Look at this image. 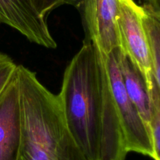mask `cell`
Here are the masks:
<instances>
[{
    "mask_svg": "<svg viewBox=\"0 0 160 160\" xmlns=\"http://www.w3.org/2000/svg\"><path fill=\"white\" fill-rule=\"evenodd\" d=\"M117 33L119 48L138 69L150 90L154 80L142 6L134 0H119Z\"/></svg>",
    "mask_w": 160,
    "mask_h": 160,
    "instance_id": "277c9868",
    "label": "cell"
},
{
    "mask_svg": "<svg viewBox=\"0 0 160 160\" xmlns=\"http://www.w3.org/2000/svg\"><path fill=\"white\" fill-rule=\"evenodd\" d=\"M145 4L148 5L156 10H158L160 12V0H144Z\"/></svg>",
    "mask_w": 160,
    "mask_h": 160,
    "instance_id": "5bb4252c",
    "label": "cell"
},
{
    "mask_svg": "<svg viewBox=\"0 0 160 160\" xmlns=\"http://www.w3.org/2000/svg\"><path fill=\"white\" fill-rule=\"evenodd\" d=\"M67 132L91 160H125L128 154L105 55L85 41L67 65L58 94Z\"/></svg>",
    "mask_w": 160,
    "mask_h": 160,
    "instance_id": "6da1fadb",
    "label": "cell"
},
{
    "mask_svg": "<svg viewBox=\"0 0 160 160\" xmlns=\"http://www.w3.org/2000/svg\"><path fill=\"white\" fill-rule=\"evenodd\" d=\"M118 48L105 56L109 83L120 120L127 152L152 156V144L148 127L126 92L117 58Z\"/></svg>",
    "mask_w": 160,
    "mask_h": 160,
    "instance_id": "3957f363",
    "label": "cell"
},
{
    "mask_svg": "<svg viewBox=\"0 0 160 160\" xmlns=\"http://www.w3.org/2000/svg\"><path fill=\"white\" fill-rule=\"evenodd\" d=\"M86 41L95 44L107 56L119 48L117 17L119 0H80Z\"/></svg>",
    "mask_w": 160,
    "mask_h": 160,
    "instance_id": "5b68a950",
    "label": "cell"
},
{
    "mask_svg": "<svg viewBox=\"0 0 160 160\" xmlns=\"http://www.w3.org/2000/svg\"><path fill=\"white\" fill-rule=\"evenodd\" d=\"M150 93L152 100V115L149 129L152 144V158L154 160H160V94L154 81Z\"/></svg>",
    "mask_w": 160,
    "mask_h": 160,
    "instance_id": "30bf717a",
    "label": "cell"
},
{
    "mask_svg": "<svg viewBox=\"0 0 160 160\" xmlns=\"http://www.w3.org/2000/svg\"><path fill=\"white\" fill-rule=\"evenodd\" d=\"M21 108L18 160H58L66 130L58 95L45 88L34 72L17 65Z\"/></svg>",
    "mask_w": 160,
    "mask_h": 160,
    "instance_id": "7a4b0ae2",
    "label": "cell"
},
{
    "mask_svg": "<svg viewBox=\"0 0 160 160\" xmlns=\"http://www.w3.org/2000/svg\"><path fill=\"white\" fill-rule=\"evenodd\" d=\"M20 137L21 108L16 70L0 94V160H18Z\"/></svg>",
    "mask_w": 160,
    "mask_h": 160,
    "instance_id": "52a82bcc",
    "label": "cell"
},
{
    "mask_svg": "<svg viewBox=\"0 0 160 160\" xmlns=\"http://www.w3.org/2000/svg\"><path fill=\"white\" fill-rule=\"evenodd\" d=\"M143 8V24L148 36L153 79L160 94V12L148 5Z\"/></svg>",
    "mask_w": 160,
    "mask_h": 160,
    "instance_id": "9c48e42d",
    "label": "cell"
},
{
    "mask_svg": "<svg viewBox=\"0 0 160 160\" xmlns=\"http://www.w3.org/2000/svg\"><path fill=\"white\" fill-rule=\"evenodd\" d=\"M34 9L42 17L46 19L54 9L64 4L76 5L77 0H30Z\"/></svg>",
    "mask_w": 160,
    "mask_h": 160,
    "instance_id": "4fadbf2b",
    "label": "cell"
},
{
    "mask_svg": "<svg viewBox=\"0 0 160 160\" xmlns=\"http://www.w3.org/2000/svg\"><path fill=\"white\" fill-rule=\"evenodd\" d=\"M17 67L8 55L0 53V94L16 72Z\"/></svg>",
    "mask_w": 160,
    "mask_h": 160,
    "instance_id": "7c38bea8",
    "label": "cell"
},
{
    "mask_svg": "<svg viewBox=\"0 0 160 160\" xmlns=\"http://www.w3.org/2000/svg\"><path fill=\"white\" fill-rule=\"evenodd\" d=\"M119 67L126 92L138 110L144 122L149 129L152 115L151 93L143 76L131 60L121 52L117 51ZM150 131V129H149Z\"/></svg>",
    "mask_w": 160,
    "mask_h": 160,
    "instance_id": "ba28073f",
    "label": "cell"
},
{
    "mask_svg": "<svg viewBox=\"0 0 160 160\" xmlns=\"http://www.w3.org/2000/svg\"><path fill=\"white\" fill-rule=\"evenodd\" d=\"M58 160H91L80 151L66 128L59 147Z\"/></svg>",
    "mask_w": 160,
    "mask_h": 160,
    "instance_id": "8fae6325",
    "label": "cell"
},
{
    "mask_svg": "<svg viewBox=\"0 0 160 160\" xmlns=\"http://www.w3.org/2000/svg\"><path fill=\"white\" fill-rule=\"evenodd\" d=\"M8 25L31 42L56 49L46 19L36 11L30 0H0V24Z\"/></svg>",
    "mask_w": 160,
    "mask_h": 160,
    "instance_id": "8992f818",
    "label": "cell"
}]
</instances>
